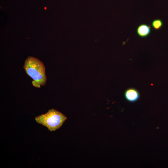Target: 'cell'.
<instances>
[{
	"mask_svg": "<svg viewBox=\"0 0 168 168\" xmlns=\"http://www.w3.org/2000/svg\"><path fill=\"white\" fill-rule=\"evenodd\" d=\"M67 119L64 115L53 109L35 118L37 123L45 126L50 131L59 128Z\"/></svg>",
	"mask_w": 168,
	"mask_h": 168,
	"instance_id": "2",
	"label": "cell"
},
{
	"mask_svg": "<svg viewBox=\"0 0 168 168\" xmlns=\"http://www.w3.org/2000/svg\"><path fill=\"white\" fill-rule=\"evenodd\" d=\"M23 68L26 74L33 79V86L39 88L45 85L47 77L45 67L39 59L32 57H28L25 61Z\"/></svg>",
	"mask_w": 168,
	"mask_h": 168,
	"instance_id": "1",
	"label": "cell"
},
{
	"mask_svg": "<svg viewBox=\"0 0 168 168\" xmlns=\"http://www.w3.org/2000/svg\"><path fill=\"white\" fill-rule=\"evenodd\" d=\"M124 96L126 99L130 102L137 101L140 96L138 91L134 88L127 89L125 92Z\"/></svg>",
	"mask_w": 168,
	"mask_h": 168,
	"instance_id": "3",
	"label": "cell"
},
{
	"mask_svg": "<svg viewBox=\"0 0 168 168\" xmlns=\"http://www.w3.org/2000/svg\"><path fill=\"white\" fill-rule=\"evenodd\" d=\"M163 25V22L160 19H156L154 20L152 23V26L153 28L158 30L161 28Z\"/></svg>",
	"mask_w": 168,
	"mask_h": 168,
	"instance_id": "5",
	"label": "cell"
},
{
	"mask_svg": "<svg viewBox=\"0 0 168 168\" xmlns=\"http://www.w3.org/2000/svg\"><path fill=\"white\" fill-rule=\"evenodd\" d=\"M150 32V28L146 24H141L138 27L137 33L138 35L142 37L147 36Z\"/></svg>",
	"mask_w": 168,
	"mask_h": 168,
	"instance_id": "4",
	"label": "cell"
}]
</instances>
